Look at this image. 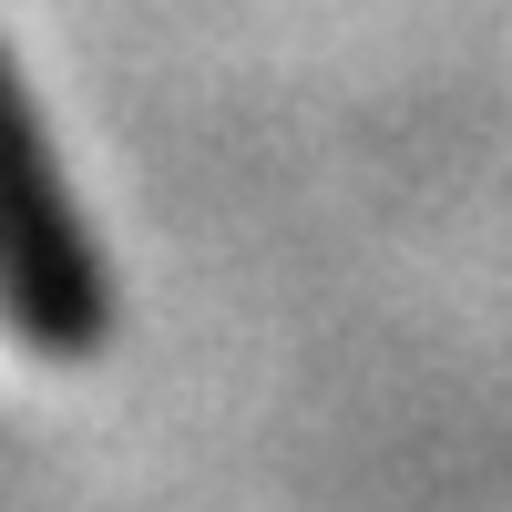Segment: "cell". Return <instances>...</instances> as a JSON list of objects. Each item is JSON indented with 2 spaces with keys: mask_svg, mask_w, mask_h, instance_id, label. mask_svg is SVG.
<instances>
[{
  "mask_svg": "<svg viewBox=\"0 0 512 512\" xmlns=\"http://www.w3.org/2000/svg\"><path fill=\"white\" fill-rule=\"evenodd\" d=\"M0 318L31 349H93V328H103V277L82 256V226L62 216L52 175H41L11 72H0Z\"/></svg>",
  "mask_w": 512,
  "mask_h": 512,
  "instance_id": "1",
  "label": "cell"
}]
</instances>
